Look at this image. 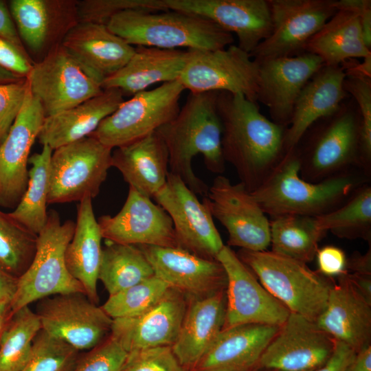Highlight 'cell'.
<instances>
[{
  "instance_id": "14",
  "label": "cell",
  "mask_w": 371,
  "mask_h": 371,
  "mask_svg": "<svg viewBox=\"0 0 371 371\" xmlns=\"http://www.w3.org/2000/svg\"><path fill=\"white\" fill-rule=\"evenodd\" d=\"M41 329L78 351L89 350L111 332L113 319L83 293L50 296L38 301Z\"/></svg>"
},
{
  "instance_id": "41",
  "label": "cell",
  "mask_w": 371,
  "mask_h": 371,
  "mask_svg": "<svg viewBox=\"0 0 371 371\" xmlns=\"http://www.w3.org/2000/svg\"><path fill=\"white\" fill-rule=\"evenodd\" d=\"M170 289L155 276L109 295L101 306L113 319L141 315L156 304Z\"/></svg>"
},
{
  "instance_id": "15",
  "label": "cell",
  "mask_w": 371,
  "mask_h": 371,
  "mask_svg": "<svg viewBox=\"0 0 371 371\" xmlns=\"http://www.w3.org/2000/svg\"><path fill=\"white\" fill-rule=\"evenodd\" d=\"M170 217L179 248L210 260L225 245L209 209L178 176L169 172L153 198Z\"/></svg>"
},
{
  "instance_id": "40",
  "label": "cell",
  "mask_w": 371,
  "mask_h": 371,
  "mask_svg": "<svg viewBox=\"0 0 371 371\" xmlns=\"http://www.w3.org/2000/svg\"><path fill=\"white\" fill-rule=\"evenodd\" d=\"M52 4L44 0L10 1V12L19 37L34 52L41 50L49 37L54 23Z\"/></svg>"
},
{
  "instance_id": "17",
  "label": "cell",
  "mask_w": 371,
  "mask_h": 371,
  "mask_svg": "<svg viewBox=\"0 0 371 371\" xmlns=\"http://www.w3.org/2000/svg\"><path fill=\"white\" fill-rule=\"evenodd\" d=\"M335 344L315 322L290 313L264 351L258 368L314 371L330 358Z\"/></svg>"
},
{
  "instance_id": "26",
  "label": "cell",
  "mask_w": 371,
  "mask_h": 371,
  "mask_svg": "<svg viewBox=\"0 0 371 371\" xmlns=\"http://www.w3.org/2000/svg\"><path fill=\"white\" fill-rule=\"evenodd\" d=\"M346 76L342 65H324L307 82L295 103L285 131V153L297 146L315 122L333 113L350 96L344 87Z\"/></svg>"
},
{
  "instance_id": "16",
  "label": "cell",
  "mask_w": 371,
  "mask_h": 371,
  "mask_svg": "<svg viewBox=\"0 0 371 371\" xmlns=\"http://www.w3.org/2000/svg\"><path fill=\"white\" fill-rule=\"evenodd\" d=\"M216 260L227 276L223 329L247 324L280 326L285 322L289 310L258 282L230 247L224 245Z\"/></svg>"
},
{
  "instance_id": "25",
  "label": "cell",
  "mask_w": 371,
  "mask_h": 371,
  "mask_svg": "<svg viewBox=\"0 0 371 371\" xmlns=\"http://www.w3.org/2000/svg\"><path fill=\"white\" fill-rule=\"evenodd\" d=\"M60 44L101 85L128 63L135 50L106 25L90 22L73 25Z\"/></svg>"
},
{
  "instance_id": "9",
  "label": "cell",
  "mask_w": 371,
  "mask_h": 371,
  "mask_svg": "<svg viewBox=\"0 0 371 371\" xmlns=\"http://www.w3.org/2000/svg\"><path fill=\"white\" fill-rule=\"evenodd\" d=\"M184 90L175 80L137 93L104 119L91 135L113 149L156 132L176 117Z\"/></svg>"
},
{
  "instance_id": "23",
  "label": "cell",
  "mask_w": 371,
  "mask_h": 371,
  "mask_svg": "<svg viewBox=\"0 0 371 371\" xmlns=\"http://www.w3.org/2000/svg\"><path fill=\"white\" fill-rule=\"evenodd\" d=\"M188 306L181 292L170 288L153 307L139 315L113 319L111 335L127 352L175 343Z\"/></svg>"
},
{
  "instance_id": "47",
  "label": "cell",
  "mask_w": 371,
  "mask_h": 371,
  "mask_svg": "<svg viewBox=\"0 0 371 371\" xmlns=\"http://www.w3.org/2000/svg\"><path fill=\"white\" fill-rule=\"evenodd\" d=\"M27 89L25 77L0 84V129L6 135L21 109Z\"/></svg>"
},
{
  "instance_id": "5",
  "label": "cell",
  "mask_w": 371,
  "mask_h": 371,
  "mask_svg": "<svg viewBox=\"0 0 371 371\" xmlns=\"http://www.w3.org/2000/svg\"><path fill=\"white\" fill-rule=\"evenodd\" d=\"M296 147L300 175L308 181L319 182L354 167L363 170L361 119L355 100L348 97L336 111L315 122Z\"/></svg>"
},
{
  "instance_id": "37",
  "label": "cell",
  "mask_w": 371,
  "mask_h": 371,
  "mask_svg": "<svg viewBox=\"0 0 371 371\" xmlns=\"http://www.w3.org/2000/svg\"><path fill=\"white\" fill-rule=\"evenodd\" d=\"M319 229L349 240L371 241V187L368 183L357 188L336 209L316 216Z\"/></svg>"
},
{
  "instance_id": "50",
  "label": "cell",
  "mask_w": 371,
  "mask_h": 371,
  "mask_svg": "<svg viewBox=\"0 0 371 371\" xmlns=\"http://www.w3.org/2000/svg\"><path fill=\"white\" fill-rule=\"evenodd\" d=\"M335 7L337 10H346L358 15L363 41L371 49V1L335 0Z\"/></svg>"
},
{
  "instance_id": "2",
  "label": "cell",
  "mask_w": 371,
  "mask_h": 371,
  "mask_svg": "<svg viewBox=\"0 0 371 371\" xmlns=\"http://www.w3.org/2000/svg\"><path fill=\"white\" fill-rule=\"evenodd\" d=\"M218 93H190L176 117L156 131L166 146L170 172L180 177L195 194L203 197L209 187L194 173V157L203 155L207 169L218 175L225 170L222 126L216 106Z\"/></svg>"
},
{
  "instance_id": "55",
  "label": "cell",
  "mask_w": 371,
  "mask_h": 371,
  "mask_svg": "<svg viewBox=\"0 0 371 371\" xmlns=\"http://www.w3.org/2000/svg\"><path fill=\"white\" fill-rule=\"evenodd\" d=\"M353 60H350L352 63L347 60L341 65L346 76L371 78V53L363 58L362 63H355Z\"/></svg>"
},
{
  "instance_id": "49",
  "label": "cell",
  "mask_w": 371,
  "mask_h": 371,
  "mask_svg": "<svg viewBox=\"0 0 371 371\" xmlns=\"http://www.w3.org/2000/svg\"><path fill=\"white\" fill-rule=\"evenodd\" d=\"M32 65L27 56L16 47L0 38V67L22 77H26Z\"/></svg>"
},
{
  "instance_id": "1",
  "label": "cell",
  "mask_w": 371,
  "mask_h": 371,
  "mask_svg": "<svg viewBox=\"0 0 371 371\" xmlns=\"http://www.w3.org/2000/svg\"><path fill=\"white\" fill-rule=\"evenodd\" d=\"M216 106L224 160L234 166L240 182L252 192L284 155L286 128L269 120L257 102L242 94L218 92Z\"/></svg>"
},
{
  "instance_id": "44",
  "label": "cell",
  "mask_w": 371,
  "mask_h": 371,
  "mask_svg": "<svg viewBox=\"0 0 371 371\" xmlns=\"http://www.w3.org/2000/svg\"><path fill=\"white\" fill-rule=\"evenodd\" d=\"M161 0H84L76 5L78 22L106 24L114 14L129 9L163 11Z\"/></svg>"
},
{
  "instance_id": "35",
  "label": "cell",
  "mask_w": 371,
  "mask_h": 371,
  "mask_svg": "<svg viewBox=\"0 0 371 371\" xmlns=\"http://www.w3.org/2000/svg\"><path fill=\"white\" fill-rule=\"evenodd\" d=\"M269 225L271 251L306 264L315 258L326 234L314 216L284 215L273 218Z\"/></svg>"
},
{
  "instance_id": "56",
  "label": "cell",
  "mask_w": 371,
  "mask_h": 371,
  "mask_svg": "<svg viewBox=\"0 0 371 371\" xmlns=\"http://www.w3.org/2000/svg\"><path fill=\"white\" fill-rule=\"evenodd\" d=\"M344 371H371V345L357 352Z\"/></svg>"
},
{
  "instance_id": "7",
  "label": "cell",
  "mask_w": 371,
  "mask_h": 371,
  "mask_svg": "<svg viewBox=\"0 0 371 371\" xmlns=\"http://www.w3.org/2000/svg\"><path fill=\"white\" fill-rule=\"evenodd\" d=\"M75 223H62L54 210L48 212L45 227L37 235L34 256L27 270L18 278L10 302L11 316L34 302L65 293H83L81 284L69 272L66 248L72 238Z\"/></svg>"
},
{
  "instance_id": "13",
  "label": "cell",
  "mask_w": 371,
  "mask_h": 371,
  "mask_svg": "<svg viewBox=\"0 0 371 371\" xmlns=\"http://www.w3.org/2000/svg\"><path fill=\"white\" fill-rule=\"evenodd\" d=\"M270 34L250 54L255 61L295 56L336 12L335 0H267Z\"/></svg>"
},
{
  "instance_id": "31",
  "label": "cell",
  "mask_w": 371,
  "mask_h": 371,
  "mask_svg": "<svg viewBox=\"0 0 371 371\" xmlns=\"http://www.w3.org/2000/svg\"><path fill=\"white\" fill-rule=\"evenodd\" d=\"M117 89H106L98 95L69 109L45 117L38 139L53 150L90 136L101 122L124 101Z\"/></svg>"
},
{
  "instance_id": "29",
  "label": "cell",
  "mask_w": 371,
  "mask_h": 371,
  "mask_svg": "<svg viewBox=\"0 0 371 371\" xmlns=\"http://www.w3.org/2000/svg\"><path fill=\"white\" fill-rule=\"evenodd\" d=\"M112 166L122 174L129 187L153 199L165 186L169 174L166 146L157 133L112 152Z\"/></svg>"
},
{
  "instance_id": "54",
  "label": "cell",
  "mask_w": 371,
  "mask_h": 371,
  "mask_svg": "<svg viewBox=\"0 0 371 371\" xmlns=\"http://www.w3.org/2000/svg\"><path fill=\"white\" fill-rule=\"evenodd\" d=\"M18 278L0 266V302L10 303L15 293Z\"/></svg>"
},
{
  "instance_id": "22",
  "label": "cell",
  "mask_w": 371,
  "mask_h": 371,
  "mask_svg": "<svg viewBox=\"0 0 371 371\" xmlns=\"http://www.w3.org/2000/svg\"><path fill=\"white\" fill-rule=\"evenodd\" d=\"M137 246L155 276L188 299L202 298L226 289V273L217 260L201 258L179 247Z\"/></svg>"
},
{
  "instance_id": "45",
  "label": "cell",
  "mask_w": 371,
  "mask_h": 371,
  "mask_svg": "<svg viewBox=\"0 0 371 371\" xmlns=\"http://www.w3.org/2000/svg\"><path fill=\"white\" fill-rule=\"evenodd\" d=\"M128 352L111 334L80 355L72 371H121Z\"/></svg>"
},
{
  "instance_id": "19",
  "label": "cell",
  "mask_w": 371,
  "mask_h": 371,
  "mask_svg": "<svg viewBox=\"0 0 371 371\" xmlns=\"http://www.w3.org/2000/svg\"><path fill=\"white\" fill-rule=\"evenodd\" d=\"M45 118L29 86L23 104L0 145V206L15 208L27 185L30 153Z\"/></svg>"
},
{
  "instance_id": "52",
  "label": "cell",
  "mask_w": 371,
  "mask_h": 371,
  "mask_svg": "<svg viewBox=\"0 0 371 371\" xmlns=\"http://www.w3.org/2000/svg\"><path fill=\"white\" fill-rule=\"evenodd\" d=\"M356 352L348 346L337 341L334 352L327 362L314 371H344L354 358Z\"/></svg>"
},
{
  "instance_id": "61",
  "label": "cell",
  "mask_w": 371,
  "mask_h": 371,
  "mask_svg": "<svg viewBox=\"0 0 371 371\" xmlns=\"http://www.w3.org/2000/svg\"><path fill=\"white\" fill-rule=\"evenodd\" d=\"M7 136L6 134H5L1 129H0V145L3 142V141L5 139V137Z\"/></svg>"
},
{
  "instance_id": "48",
  "label": "cell",
  "mask_w": 371,
  "mask_h": 371,
  "mask_svg": "<svg viewBox=\"0 0 371 371\" xmlns=\"http://www.w3.org/2000/svg\"><path fill=\"white\" fill-rule=\"evenodd\" d=\"M315 258L317 271L326 277L339 276L346 271L347 258L344 251L337 247L327 245L318 249Z\"/></svg>"
},
{
  "instance_id": "33",
  "label": "cell",
  "mask_w": 371,
  "mask_h": 371,
  "mask_svg": "<svg viewBox=\"0 0 371 371\" xmlns=\"http://www.w3.org/2000/svg\"><path fill=\"white\" fill-rule=\"evenodd\" d=\"M305 52L319 56L324 65L338 66L371 53L365 44L356 14L337 10L307 42Z\"/></svg>"
},
{
  "instance_id": "57",
  "label": "cell",
  "mask_w": 371,
  "mask_h": 371,
  "mask_svg": "<svg viewBox=\"0 0 371 371\" xmlns=\"http://www.w3.org/2000/svg\"><path fill=\"white\" fill-rule=\"evenodd\" d=\"M348 276L357 291L371 303V276L348 272Z\"/></svg>"
},
{
  "instance_id": "60",
  "label": "cell",
  "mask_w": 371,
  "mask_h": 371,
  "mask_svg": "<svg viewBox=\"0 0 371 371\" xmlns=\"http://www.w3.org/2000/svg\"><path fill=\"white\" fill-rule=\"evenodd\" d=\"M254 371H284V370L273 368L260 367V368H256Z\"/></svg>"
},
{
  "instance_id": "18",
  "label": "cell",
  "mask_w": 371,
  "mask_h": 371,
  "mask_svg": "<svg viewBox=\"0 0 371 371\" xmlns=\"http://www.w3.org/2000/svg\"><path fill=\"white\" fill-rule=\"evenodd\" d=\"M165 10L207 19L238 38V46L249 54L271 33L267 0H161Z\"/></svg>"
},
{
  "instance_id": "30",
  "label": "cell",
  "mask_w": 371,
  "mask_h": 371,
  "mask_svg": "<svg viewBox=\"0 0 371 371\" xmlns=\"http://www.w3.org/2000/svg\"><path fill=\"white\" fill-rule=\"evenodd\" d=\"M188 50L136 46L135 53L119 71L106 78L102 89H117L133 95L153 85L178 80L186 63Z\"/></svg>"
},
{
  "instance_id": "24",
  "label": "cell",
  "mask_w": 371,
  "mask_h": 371,
  "mask_svg": "<svg viewBox=\"0 0 371 371\" xmlns=\"http://www.w3.org/2000/svg\"><path fill=\"white\" fill-rule=\"evenodd\" d=\"M337 277L315 323L357 353L371 345V303L352 284L347 271Z\"/></svg>"
},
{
  "instance_id": "59",
  "label": "cell",
  "mask_w": 371,
  "mask_h": 371,
  "mask_svg": "<svg viewBox=\"0 0 371 371\" xmlns=\"http://www.w3.org/2000/svg\"><path fill=\"white\" fill-rule=\"evenodd\" d=\"M23 78L1 67H0V84H4L19 80Z\"/></svg>"
},
{
  "instance_id": "10",
  "label": "cell",
  "mask_w": 371,
  "mask_h": 371,
  "mask_svg": "<svg viewBox=\"0 0 371 371\" xmlns=\"http://www.w3.org/2000/svg\"><path fill=\"white\" fill-rule=\"evenodd\" d=\"M188 50L178 80L185 90L238 93L257 102L258 66L249 53L234 45L216 50Z\"/></svg>"
},
{
  "instance_id": "58",
  "label": "cell",
  "mask_w": 371,
  "mask_h": 371,
  "mask_svg": "<svg viewBox=\"0 0 371 371\" xmlns=\"http://www.w3.org/2000/svg\"><path fill=\"white\" fill-rule=\"evenodd\" d=\"M12 317L10 303L0 302V343Z\"/></svg>"
},
{
  "instance_id": "53",
  "label": "cell",
  "mask_w": 371,
  "mask_h": 371,
  "mask_svg": "<svg viewBox=\"0 0 371 371\" xmlns=\"http://www.w3.org/2000/svg\"><path fill=\"white\" fill-rule=\"evenodd\" d=\"M346 271L371 276V247L364 254L355 252L346 261Z\"/></svg>"
},
{
  "instance_id": "32",
  "label": "cell",
  "mask_w": 371,
  "mask_h": 371,
  "mask_svg": "<svg viewBox=\"0 0 371 371\" xmlns=\"http://www.w3.org/2000/svg\"><path fill=\"white\" fill-rule=\"evenodd\" d=\"M102 238L92 199L86 197L78 205L77 220L74 235L66 248L65 262L69 272L81 284L87 297L97 304Z\"/></svg>"
},
{
  "instance_id": "11",
  "label": "cell",
  "mask_w": 371,
  "mask_h": 371,
  "mask_svg": "<svg viewBox=\"0 0 371 371\" xmlns=\"http://www.w3.org/2000/svg\"><path fill=\"white\" fill-rule=\"evenodd\" d=\"M45 117L69 109L102 91L93 78L61 44L53 47L26 76Z\"/></svg>"
},
{
  "instance_id": "4",
  "label": "cell",
  "mask_w": 371,
  "mask_h": 371,
  "mask_svg": "<svg viewBox=\"0 0 371 371\" xmlns=\"http://www.w3.org/2000/svg\"><path fill=\"white\" fill-rule=\"evenodd\" d=\"M106 25L111 32L133 46L216 50L234 42L233 34L212 22L172 10H126L112 16Z\"/></svg>"
},
{
  "instance_id": "34",
  "label": "cell",
  "mask_w": 371,
  "mask_h": 371,
  "mask_svg": "<svg viewBox=\"0 0 371 371\" xmlns=\"http://www.w3.org/2000/svg\"><path fill=\"white\" fill-rule=\"evenodd\" d=\"M155 276L154 271L137 245L107 240L102 248L98 280L109 295Z\"/></svg>"
},
{
  "instance_id": "51",
  "label": "cell",
  "mask_w": 371,
  "mask_h": 371,
  "mask_svg": "<svg viewBox=\"0 0 371 371\" xmlns=\"http://www.w3.org/2000/svg\"><path fill=\"white\" fill-rule=\"evenodd\" d=\"M0 38L7 41L16 47L23 54L27 55L12 19L4 1L0 0Z\"/></svg>"
},
{
  "instance_id": "3",
  "label": "cell",
  "mask_w": 371,
  "mask_h": 371,
  "mask_svg": "<svg viewBox=\"0 0 371 371\" xmlns=\"http://www.w3.org/2000/svg\"><path fill=\"white\" fill-rule=\"evenodd\" d=\"M300 170L295 147L285 153L265 181L251 192L266 215H322L342 205L368 179L364 173L348 171L313 183L303 179Z\"/></svg>"
},
{
  "instance_id": "8",
  "label": "cell",
  "mask_w": 371,
  "mask_h": 371,
  "mask_svg": "<svg viewBox=\"0 0 371 371\" xmlns=\"http://www.w3.org/2000/svg\"><path fill=\"white\" fill-rule=\"evenodd\" d=\"M112 150L91 135L54 150L48 203L95 198L112 167Z\"/></svg>"
},
{
  "instance_id": "12",
  "label": "cell",
  "mask_w": 371,
  "mask_h": 371,
  "mask_svg": "<svg viewBox=\"0 0 371 371\" xmlns=\"http://www.w3.org/2000/svg\"><path fill=\"white\" fill-rule=\"evenodd\" d=\"M203 203L227 231V246L250 251H265L270 245L267 215L242 183H232L217 175Z\"/></svg>"
},
{
  "instance_id": "20",
  "label": "cell",
  "mask_w": 371,
  "mask_h": 371,
  "mask_svg": "<svg viewBox=\"0 0 371 371\" xmlns=\"http://www.w3.org/2000/svg\"><path fill=\"white\" fill-rule=\"evenodd\" d=\"M98 223L102 238L113 243L179 247L172 221L166 212L134 188L115 216H100Z\"/></svg>"
},
{
  "instance_id": "6",
  "label": "cell",
  "mask_w": 371,
  "mask_h": 371,
  "mask_svg": "<svg viewBox=\"0 0 371 371\" xmlns=\"http://www.w3.org/2000/svg\"><path fill=\"white\" fill-rule=\"evenodd\" d=\"M240 260L260 284L291 313L315 322L324 311L335 282L306 263L271 251L240 249Z\"/></svg>"
},
{
  "instance_id": "38",
  "label": "cell",
  "mask_w": 371,
  "mask_h": 371,
  "mask_svg": "<svg viewBox=\"0 0 371 371\" xmlns=\"http://www.w3.org/2000/svg\"><path fill=\"white\" fill-rule=\"evenodd\" d=\"M41 330L38 317L29 306L11 317L0 343V371H21Z\"/></svg>"
},
{
  "instance_id": "36",
  "label": "cell",
  "mask_w": 371,
  "mask_h": 371,
  "mask_svg": "<svg viewBox=\"0 0 371 371\" xmlns=\"http://www.w3.org/2000/svg\"><path fill=\"white\" fill-rule=\"evenodd\" d=\"M53 150L42 145L40 153L29 159L32 167L28 170L26 190L19 203L10 216L32 233L38 235L45 227L48 212L49 191V166Z\"/></svg>"
},
{
  "instance_id": "21",
  "label": "cell",
  "mask_w": 371,
  "mask_h": 371,
  "mask_svg": "<svg viewBox=\"0 0 371 371\" xmlns=\"http://www.w3.org/2000/svg\"><path fill=\"white\" fill-rule=\"evenodd\" d=\"M258 66L256 102L265 105L271 120L287 128L303 87L324 65L313 54L256 61Z\"/></svg>"
},
{
  "instance_id": "27",
  "label": "cell",
  "mask_w": 371,
  "mask_h": 371,
  "mask_svg": "<svg viewBox=\"0 0 371 371\" xmlns=\"http://www.w3.org/2000/svg\"><path fill=\"white\" fill-rule=\"evenodd\" d=\"M279 326L259 324L223 329L193 371H254Z\"/></svg>"
},
{
  "instance_id": "39",
  "label": "cell",
  "mask_w": 371,
  "mask_h": 371,
  "mask_svg": "<svg viewBox=\"0 0 371 371\" xmlns=\"http://www.w3.org/2000/svg\"><path fill=\"white\" fill-rule=\"evenodd\" d=\"M37 235L0 210V266L19 278L36 252Z\"/></svg>"
},
{
  "instance_id": "43",
  "label": "cell",
  "mask_w": 371,
  "mask_h": 371,
  "mask_svg": "<svg viewBox=\"0 0 371 371\" xmlns=\"http://www.w3.org/2000/svg\"><path fill=\"white\" fill-rule=\"evenodd\" d=\"M344 87L356 102L361 119L362 165L370 175L371 167V78L346 76Z\"/></svg>"
},
{
  "instance_id": "28",
  "label": "cell",
  "mask_w": 371,
  "mask_h": 371,
  "mask_svg": "<svg viewBox=\"0 0 371 371\" xmlns=\"http://www.w3.org/2000/svg\"><path fill=\"white\" fill-rule=\"evenodd\" d=\"M225 290L212 295L188 299V306L172 351L180 363L193 371L223 329Z\"/></svg>"
},
{
  "instance_id": "46",
  "label": "cell",
  "mask_w": 371,
  "mask_h": 371,
  "mask_svg": "<svg viewBox=\"0 0 371 371\" xmlns=\"http://www.w3.org/2000/svg\"><path fill=\"white\" fill-rule=\"evenodd\" d=\"M121 371H188L170 346L132 350L128 352Z\"/></svg>"
},
{
  "instance_id": "42",
  "label": "cell",
  "mask_w": 371,
  "mask_h": 371,
  "mask_svg": "<svg viewBox=\"0 0 371 371\" xmlns=\"http://www.w3.org/2000/svg\"><path fill=\"white\" fill-rule=\"evenodd\" d=\"M78 350L41 329L21 371H72L80 357Z\"/></svg>"
}]
</instances>
